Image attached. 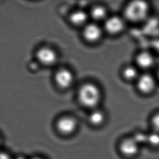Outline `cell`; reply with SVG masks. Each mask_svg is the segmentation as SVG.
<instances>
[{
  "instance_id": "cell-1",
  "label": "cell",
  "mask_w": 159,
  "mask_h": 159,
  "mask_svg": "<svg viewBox=\"0 0 159 159\" xmlns=\"http://www.w3.org/2000/svg\"><path fill=\"white\" fill-rule=\"evenodd\" d=\"M152 6L144 0H132L125 5L123 17L127 23L139 25L146 23L151 16Z\"/></svg>"
},
{
  "instance_id": "cell-2",
  "label": "cell",
  "mask_w": 159,
  "mask_h": 159,
  "mask_svg": "<svg viewBox=\"0 0 159 159\" xmlns=\"http://www.w3.org/2000/svg\"><path fill=\"white\" fill-rule=\"evenodd\" d=\"M134 85L136 92L144 97L153 96L159 86L153 72H142Z\"/></svg>"
},
{
  "instance_id": "cell-3",
  "label": "cell",
  "mask_w": 159,
  "mask_h": 159,
  "mask_svg": "<svg viewBox=\"0 0 159 159\" xmlns=\"http://www.w3.org/2000/svg\"><path fill=\"white\" fill-rule=\"evenodd\" d=\"M133 62L142 72H152L157 66L156 54L148 49H141L136 52Z\"/></svg>"
},
{
  "instance_id": "cell-4",
  "label": "cell",
  "mask_w": 159,
  "mask_h": 159,
  "mask_svg": "<svg viewBox=\"0 0 159 159\" xmlns=\"http://www.w3.org/2000/svg\"><path fill=\"white\" fill-rule=\"evenodd\" d=\"M79 99L81 103L87 107L97 106L101 98L99 89L95 84H85L80 89Z\"/></svg>"
},
{
  "instance_id": "cell-5",
  "label": "cell",
  "mask_w": 159,
  "mask_h": 159,
  "mask_svg": "<svg viewBox=\"0 0 159 159\" xmlns=\"http://www.w3.org/2000/svg\"><path fill=\"white\" fill-rule=\"evenodd\" d=\"M127 24L123 16L114 15L107 18L104 27L107 32L110 34L118 35L125 30Z\"/></svg>"
},
{
  "instance_id": "cell-6",
  "label": "cell",
  "mask_w": 159,
  "mask_h": 159,
  "mask_svg": "<svg viewBox=\"0 0 159 159\" xmlns=\"http://www.w3.org/2000/svg\"><path fill=\"white\" fill-rule=\"evenodd\" d=\"M142 72L135 65L129 63L125 65L120 71V75L123 80L127 83L134 84Z\"/></svg>"
},
{
  "instance_id": "cell-7",
  "label": "cell",
  "mask_w": 159,
  "mask_h": 159,
  "mask_svg": "<svg viewBox=\"0 0 159 159\" xmlns=\"http://www.w3.org/2000/svg\"><path fill=\"white\" fill-rule=\"evenodd\" d=\"M140 146L133 138H127L120 144V150L123 155L128 157H133L138 155Z\"/></svg>"
},
{
  "instance_id": "cell-8",
  "label": "cell",
  "mask_w": 159,
  "mask_h": 159,
  "mask_svg": "<svg viewBox=\"0 0 159 159\" xmlns=\"http://www.w3.org/2000/svg\"><path fill=\"white\" fill-rule=\"evenodd\" d=\"M72 73L67 69H60L55 75V80L58 86L61 88H67L73 82Z\"/></svg>"
},
{
  "instance_id": "cell-9",
  "label": "cell",
  "mask_w": 159,
  "mask_h": 159,
  "mask_svg": "<svg viewBox=\"0 0 159 159\" xmlns=\"http://www.w3.org/2000/svg\"><path fill=\"white\" fill-rule=\"evenodd\" d=\"M57 127L61 133L69 135L75 130L77 127V122L76 120L72 117H64L59 120Z\"/></svg>"
},
{
  "instance_id": "cell-10",
  "label": "cell",
  "mask_w": 159,
  "mask_h": 159,
  "mask_svg": "<svg viewBox=\"0 0 159 159\" xmlns=\"http://www.w3.org/2000/svg\"><path fill=\"white\" fill-rule=\"evenodd\" d=\"M57 54L54 50L48 48H43L37 52V59L44 65H51L57 60Z\"/></svg>"
},
{
  "instance_id": "cell-11",
  "label": "cell",
  "mask_w": 159,
  "mask_h": 159,
  "mask_svg": "<svg viewBox=\"0 0 159 159\" xmlns=\"http://www.w3.org/2000/svg\"><path fill=\"white\" fill-rule=\"evenodd\" d=\"M83 35L88 41L94 42L101 37V29L96 24H89L84 28Z\"/></svg>"
},
{
  "instance_id": "cell-12",
  "label": "cell",
  "mask_w": 159,
  "mask_h": 159,
  "mask_svg": "<svg viewBox=\"0 0 159 159\" xmlns=\"http://www.w3.org/2000/svg\"><path fill=\"white\" fill-rule=\"evenodd\" d=\"M70 21L75 25H81L86 22L88 15L84 11L78 10L74 11L70 15Z\"/></svg>"
},
{
  "instance_id": "cell-13",
  "label": "cell",
  "mask_w": 159,
  "mask_h": 159,
  "mask_svg": "<svg viewBox=\"0 0 159 159\" xmlns=\"http://www.w3.org/2000/svg\"><path fill=\"white\" fill-rule=\"evenodd\" d=\"M92 17L96 20H102L106 19L107 12L105 8L103 7L97 6L93 8L91 11Z\"/></svg>"
},
{
  "instance_id": "cell-14",
  "label": "cell",
  "mask_w": 159,
  "mask_h": 159,
  "mask_svg": "<svg viewBox=\"0 0 159 159\" xmlns=\"http://www.w3.org/2000/svg\"><path fill=\"white\" fill-rule=\"evenodd\" d=\"M104 120V114L99 111L93 112L89 116L90 122L94 125H99L103 122Z\"/></svg>"
},
{
  "instance_id": "cell-15",
  "label": "cell",
  "mask_w": 159,
  "mask_h": 159,
  "mask_svg": "<svg viewBox=\"0 0 159 159\" xmlns=\"http://www.w3.org/2000/svg\"><path fill=\"white\" fill-rule=\"evenodd\" d=\"M148 144L153 147H159V133L153 131L148 134Z\"/></svg>"
},
{
  "instance_id": "cell-16",
  "label": "cell",
  "mask_w": 159,
  "mask_h": 159,
  "mask_svg": "<svg viewBox=\"0 0 159 159\" xmlns=\"http://www.w3.org/2000/svg\"><path fill=\"white\" fill-rule=\"evenodd\" d=\"M139 146L147 143L148 144V134L143 132H137L132 137Z\"/></svg>"
},
{
  "instance_id": "cell-17",
  "label": "cell",
  "mask_w": 159,
  "mask_h": 159,
  "mask_svg": "<svg viewBox=\"0 0 159 159\" xmlns=\"http://www.w3.org/2000/svg\"><path fill=\"white\" fill-rule=\"evenodd\" d=\"M150 123L153 131L159 133V110L153 112L150 118Z\"/></svg>"
},
{
  "instance_id": "cell-18",
  "label": "cell",
  "mask_w": 159,
  "mask_h": 159,
  "mask_svg": "<svg viewBox=\"0 0 159 159\" xmlns=\"http://www.w3.org/2000/svg\"><path fill=\"white\" fill-rule=\"evenodd\" d=\"M153 72H154V74L155 75V77L157 78V83H158L159 85V66H157L155 70L153 71Z\"/></svg>"
},
{
  "instance_id": "cell-19",
  "label": "cell",
  "mask_w": 159,
  "mask_h": 159,
  "mask_svg": "<svg viewBox=\"0 0 159 159\" xmlns=\"http://www.w3.org/2000/svg\"><path fill=\"white\" fill-rule=\"evenodd\" d=\"M0 159H11V158L6 153H2L1 154Z\"/></svg>"
},
{
  "instance_id": "cell-20",
  "label": "cell",
  "mask_w": 159,
  "mask_h": 159,
  "mask_svg": "<svg viewBox=\"0 0 159 159\" xmlns=\"http://www.w3.org/2000/svg\"><path fill=\"white\" fill-rule=\"evenodd\" d=\"M37 65L35 64L34 63H32L30 64V69H32V70H35L37 69Z\"/></svg>"
},
{
  "instance_id": "cell-21",
  "label": "cell",
  "mask_w": 159,
  "mask_h": 159,
  "mask_svg": "<svg viewBox=\"0 0 159 159\" xmlns=\"http://www.w3.org/2000/svg\"><path fill=\"white\" fill-rule=\"evenodd\" d=\"M16 159H26V158H25V157H17Z\"/></svg>"
},
{
  "instance_id": "cell-22",
  "label": "cell",
  "mask_w": 159,
  "mask_h": 159,
  "mask_svg": "<svg viewBox=\"0 0 159 159\" xmlns=\"http://www.w3.org/2000/svg\"><path fill=\"white\" fill-rule=\"evenodd\" d=\"M33 159H41V158H40V157H35V158H34Z\"/></svg>"
}]
</instances>
